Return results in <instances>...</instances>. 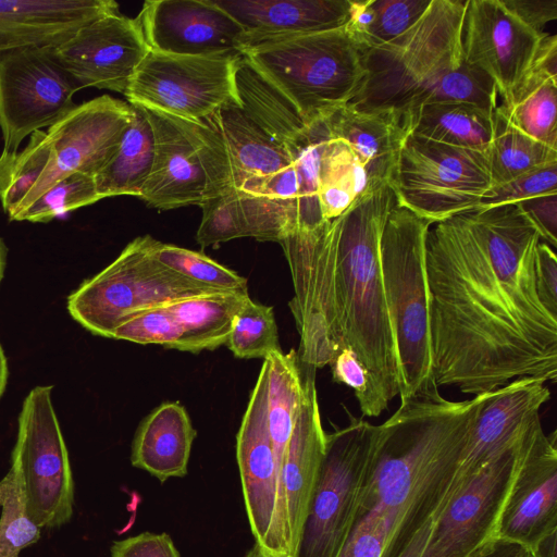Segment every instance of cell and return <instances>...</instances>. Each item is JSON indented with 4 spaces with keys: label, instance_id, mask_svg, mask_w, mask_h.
<instances>
[{
    "label": "cell",
    "instance_id": "1",
    "mask_svg": "<svg viewBox=\"0 0 557 557\" xmlns=\"http://www.w3.org/2000/svg\"><path fill=\"white\" fill-rule=\"evenodd\" d=\"M431 226L425 264L433 379L480 395L557 379V317L534 273L541 237L518 206L476 208Z\"/></svg>",
    "mask_w": 557,
    "mask_h": 557
},
{
    "label": "cell",
    "instance_id": "2",
    "mask_svg": "<svg viewBox=\"0 0 557 557\" xmlns=\"http://www.w3.org/2000/svg\"><path fill=\"white\" fill-rule=\"evenodd\" d=\"M486 393L444 398L435 381L423 385L380 424L357 518L384 516L392 531L383 557H400L434 521L453 488L471 429Z\"/></svg>",
    "mask_w": 557,
    "mask_h": 557
},
{
    "label": "cell",
    "instance_id": "3",
    "mask_svg": "<svg viewBox=\"0 0 557 557\" xmlns=\"http://www.w3.org/2000/svg\"><path fill=\"white\" fill-rule=\"evenodd\" d=\"M467 1L432 0L420 20L396 39L363 55L364 76L350 103L357 110L413 114L447 101L498 107L493 82L462 55Z\"/></svg>",
    "mask_w": 557,
    "mask_h": 557
},
{
    "label": "cell",
    "instance_id": "4",
    "mask_svg": "<svg viewBox=\"0 0 557 557\" xmlns=\"http://www.w3.org/2000/svg\"><path fill=\"white\" fill-rule=\"evenodd\" d=\"M397 203L389 185L343 214L335 267L337 322L346 348L368 372L364 417H379L401 391L393 322L385 295L381 239Z\"/></svg>",
    "mask_w": 557,
    "mask_h": 557
},
{
    "label": "cell",
    "instance_id": "5",
    "mask_svg": "<svg viewBox=\"0 0 557 557\" xmlns=\"http://www.w3.org/2000/svg\"><path fill=\"white\" fill-rule=\"evenodd\" d=\"M364 52L346 24L263 42L245 49L242 55L309 124L351 101L364 76Z\"/></svg>",
    "mask_w": 557,
    "mask_h": 557
},
{
    "label": "cell",
    "instance_id": "6",
    "mask_svg": "<svg viewBox=\"0 0 557 557\" xmlns=\"http://www.w3.org/2000/svg\"><path fill=\"white\" fill-rule=\"evenodd\" d=\"M222 137L232 187L264 236L280 239L302 225V185L289 153L240 107L228 104L205 120Z\"/></svg>",
    "mask_w": 557,
    "mask_h": 557
},
{
    "label": "cell",
    "instance_id": "7",
    "mask_svg": "<svg viewBox=\"0 0 557 557\" xmlns=\"http://www.w3.org/2000/svg\"><path fill=\"white\" fill-rule=\"evenodd\" d=\"M431 223L395 205L381 239L385 295L401 373L400 400L433 381L425 264Z\"/></svg>",
    "mask_w": 557,
    "mask_h": 557
},
{
    "label": "cell",
    "instance_id": "8",
    "mask_svg": "<svg viewBox=\"0 0 557 557\" xmlns=\"http://www.w3.org/2000/svg\"><path fill=\"white\" fill-rule=\"evenodd\" d=\"M149 235L133 239L102 271L67 297L72 318L95 335L111 338L134 314L220 292L166 269L148 251Z\"/></svg>",
    "mask_w": 557,
    "mask_h": 557
},
{
    "label": "cell",
    "instance_id": "9",
    "mask_svg": "<svg viewBox=\"0 0 557 557\" xmlns=\"http://www.w3.org/2000/svg\"><path fill=\"white\" fill-rule=\"evenodd\" d=\"M349 417L348 425L326 434L294 557H338L354 529L380 426Z\"/></svg>",
    "mask_w": 557,
    "mask_h": 557
},
{
    "label": "cell",
    "instance_id": "10",
    "mask_svg": "<svg viewBox=\"0 0 557 557\" xmlns=\"http://www.w3.org/2000/svg\"><path fill=\"white\" fill-rule=\"evenodd\" d=\"M146 111L154 135V156L139 198L149 207H201L232 186L226 147L209 123Z\"/></svg>",
    "mask_w": 557,
    "mask_h": 557
},
{
    "label": "cell",
    "instance_id": "11",
    "mask_svg": "<svg viewBox=\"0 0 557 557\" xmlns=\"http://www.w3.org/2000/svg\"><path fill=\"white\" fill-rule=\"evenodd\" d=\"M342 215L290 232L278 244L287 260L294 297L288 306L299 334L298 360L320 369L345 349L337 322L335 267Z\"/></svg>",
    "mask_w": 557,
    "mask_h": 557
},
{
    "label": "cell",
    "instance_id": "12",
    "mask_svg": "<svg viewBox=\"0 0 557 557\" xmlns=\"http://www.w3.org/2000/svg\"><path fill=\"white\" fill-rule=\"evenodd\" d=\"M490 150L431 141L411 134L392 182L397 205L432 225L474 210L491 188Z\"/></svg>",
    "mask_w": 557,
    "mask_h": 557
},
{
    "label": "cell",
    "instance_id": "13",
    "mask_svg": "<svg viewBox=\"0 0 557 557\" xmlns=\"http://www.w3.org/2000/svg\"><path fill=\"white\" fill-rule=\"evenodd\" d=\"M11 468L26 512L39 528H59L71 520L74 481L51 385L35 386L23 401Z\"/></svg>",
    "mask_w": 557,
    "mask_h": 557
},
{
    "label": "cell",
    "instance_id": "14",
    "mask_svg": "<svg viewBox=\"0 0 557 557\" xmlns=\"http://www.w3.org/2000/svg\"><path fill=\"white\" fill-rule=\"evenodd\" d=\"M240 55L186 57L149 50L126 92L128 103L190 122L239 104L235 84Z\"/></svg>",
    "mask_w": 557,
    "mask_h": 557
},
{
    "label": "cell",
    "instance_id": "15",
    "mask_svg": "<svg viewBox=\"0 0 557 557\" xmlns=\"http://www.w3.org/2000/svg\"><path fill=\"white\" fill-rule=\"evenodd\" d=\"M236 460L255 546L268 557H293L285 497L268 428L263 362L236 435Z\"/></svg>",
    "mask_w": 557,
    "mask_h": 557
},
{
    "label": "cell",
    "instance_id": "16",
    "mask_svg": "<svg viewBox=\"0 0 557 557\" xmlns=\"http://www.w3.org/2000/svg\"><path fill=\"white\" fill-rule=\"evenodd\" d=\"M78 85L54 48L0 53V131L5 152L18 151L26 136L49 127L76 104Z\"/></svg>",
    "mask_w": 557,
    "mask_h": 557
},
{
    "label": "cell",
    "instance_id": "17",
    "mask_svg": "<svg viewBox=\"0 0 557 557\" xmlns=\"http://www.w3.org/2000/svg\"><path fill=\"white\" fill-rule=\"evenodd\" d=\"M522 440L482 467L458 490L433 521L421 557H471L497 540L502 512L518 472L525 443Z\"/></svg>",
    "mask_w": 557,
    "mask_h": 557
},
{
    "label": "cell",
    "instance_id": "18",
    "mask_svg": "<svg viewBox=\"0 0 557 557\" xmlns=\"http://www.w3.org/2000/svg\"><path fill=\"white\" fill-rule=\"evenodd\" d=\"M132 114L128 102L103 95L76 104L49 126V162L10 220L64 177L75 173L95 176L115 152Z\"/></svg>",
    "mask_w": 557,
    "mask_h": 557
},
{
    "label": "cell",
    "instance_id": "19",
    "mask_svg": "<svg viewBox=\"0 0 557 557\" xmlns=\"http://www.w3.org/2000/svg\"><path fill=\"white\" fill-rule=\"evenodd\" d=\"M547 34L528 27L502 0H467L463 60L493 82L499 104L505 106L530 70Z\"/></svg>",
    "mask_w": 557,
    "mask_h": 557
},
{
    "label": "cell",
    "instance_id": "20",
    "mask_svg": "<svg viewBox=\"0 0 557 557\" xmlns=\"http://www.w3.org/2000/svg\"><path fill=\"white\" fill-rule=\"evenodd\" d=\"M54 51L79 89L124 95L149 48L137 20L117 12L82 27Z\"/></svg>",
    "mask_w": 557,
    "mask_h": 557
},
{
    "label": "cell",
    "instance_id": "21",
    "mask_svg": "<svg viewBox=\"0 0 557 557\" xmlns=\"http://www.w3.org/2000/svg\"><path fill=\"white\" fill-rule=\"evenodd\" d=\"M557 531V434L531 431L499 520L497 539L529 553Z\"/></svg>",
    "mask_w": 557,
    "mask_h": 557
},
{
    "label": "cell",
    "instance_id": "22",
    "mask_svg": "<svg viewBox=\"0 0 557 557\" xmlns=\"http://www.w3.org/2000/svg\"><path fill=\"white\" fill-rule=\"evenodd\" d=\"M149 50L186 57L242 55V27L212 0H149L135 17Z\"/></svg>",
    "mask_w": 557,
    "mask_h": 557
},
{
    "label": "cell",
    "instance_id": "23",
    "mask_svg": "<svg viewBox=\"0 0 557 557\" xmlns=\"http://www.w3.org/2000/svg\"><path fill=\"white\" fill-rule=\"evenodd\" d=\"M545 383L524 376L486 393L469 435L453 495L482 467L517 445L541 419L540 410L550 398Z\"/></svg>",
    "mask_w": 557,
    "mask_h": 557
},
{
    "label": "cell",
    "instance_id": "24",
    "mask_svg": "<svg viewBox=\"0 0 557 557\" xmlns=\"http://www.w3.org/2000/svg\"><path fill=\"white\" fill-rule=\"evenodd\" d=\"M117 12L112 0H0V53L55 48L95 20Z\"/></svg>",
    "mask_w": 557,
    "mask_h": 557
},
{
    "label": "cell",
    "instance_id": "25",
    "mask_svg": "<svg viewBox=\"0 0 557 557\" xmlns=\"http://www.w3.org/2000/svg\"><path fill=\"white\" fill-rule=\"evenodd\" d=\"M244 32V50L345 26L351 0H212ZM244 52V51H243Z\"/></svg>",
    "mask_w": 557,
    "mask_h": 557
},
{
    "label": "cell",
    "instance_id": "26",
    "mask_svg": "<svg viewBox=\"0 0 557 557\" xmlns=\"http://www.w3.org/2000/svg\"><path fill=\"white\" fill-rule=\"evenodd\" d=\"M302 370L305 398L287 444L281 470L293 557L326 445V433L322 426L314 382L315 370L308 368H302Z\"/></svg>",
    "mask_w": 557,
    "mask_h": 557
},
{
    "label": "cell",
    "instance_id": "27",
    "mask_svg": "<svg viewBox=\"0 0 557 557\" xmlns=\"http://www.w3.org/2000/svg\"><path fill=\"white\" fill-rule=\"evenodd\" d=\"M326 121L330 134L349 147L374 188L391 186L403 146L412 133L413 114L357 110L347 103Z\"/></svg>",
    "mask_w": 557,
    "mask_h": 557
},
{
    "label": "cell",
    "instance_id": "28",
    "mask_svg": "<svg viewBox=\"0 0 557 557\" xmlns=\"http://www.w3.org/2000/svg\"><path fill=\"white\" fill-rule=\"evenodd\" d=\"M197 436L185 407L165 401L138 425L132 442L131 462L160 482L187 474L191 446Z\"/></svg>",
    "mask_w": 557,
    "mask_h": 557
},
{
    "label": "cell",
    "instance_id": "29",
    "mask_svg": "<svg viewBox=\"0 0 557 557\" xmlns=\"http://www.w3.org/2000/svg\"><path fill=\"white\" fill-rule=\"evenodd\" d=\"M508 124L557 148V36L547 34L510 101L497 107Z\"/></svg>",
    "mask_w": 557,
    "mask_h": 557
},
{
    "label": "cell",
    "instance_id": "30",
    "mask_svg": "<svg viewBox=\"0 0 557 557\" xmlns=\"http://www.w3.org/2000/svg\"><path fill=\"white\" fill-rule=\"evenodd\" d=\"M248 293L220 290L168 305L182 333L178 350L198 354L226 345Z\"/></svg>",
    "mask_w": 557,
    "mask_h": 557
},
{
    "label": "cell",
    "instance_id": "31",
    "mask_svg": "<svg viewBox=\"0 0 557 557\" xmlns=\"http://www.w3.org/2000/svg\"><path fill=\"white\" fill-rule=\"evenodd\" d=\"M495 110L447 101L420 107L413 113V135L449 146L490 150L495 137Z\"/></svg>",
    "mask_w": 557,
    "mask_h": 557
},
{
    "label": "cell",
    "instance_id": "32",
    "mask_svg": "<svg viewBox=\"0 0 557 557\" xmlns=\"http://www.w3.org/2000/svg\"><path fill=\"white\" fill-rule=\"evenodd\" d=\"M131 106L132 119L115 152L95 175L97 191L103 199L120 195L139 197L152 168L154 135L149 116L144 108Z\"/></svg>",
    "mask_w": 557,
    "mask_h": 557
},
{
    "label": "cell",
    "instance_id": "33",
    "mask_svg": "<svg viewBox=\"0 0 557 557\" xmlns=\"http://www.w3.org/2000/svg\"><path fill=\"white\" fill-rule=\"evenodd\" d=\"M263 363L267 368L268 428L281 479L287 444L305 398L304 370L293 349L287 354L274 351L263 359Z\"/></svg>",
    "mask_w": 557,
    "mask_h": 557
},
{
    "label": "cell",
    "instance_id": "34",
    "mask_svg": "<svg viewBox=\"0 0 557 557\" xmlns=\"http://www.w3.org/2000/svg\"><path fill=\"white\" fill-rule=\"evenodd\" d=\"M432 0H351L347 25L366 50L385 45L413 26Z\"/></svg>",
    "mask_w": 557,
    "mask_h": 557
},
{
    "label": "cell",
    "instance_id": "35",
    "mask_svg": "<svg viewBox=\"0 0 557 557\" xmlns=\"http://www.w3.org/2000/svg\"><path fill=\"white\" fill-rule=\"evenodd\" d=\"M495 137L490 148L491 188L536 168L557 162V148L533 139L512 127L497 110H495Z\"/></svg>",
    "mask_w": 557,
    "mask_h": 557
},
{
    "label": "cell",
    "instance_id": "36",
    "mask_svg": "<svg viewBox=\"0 0 557 557\" xmlns=\"http://www.w3.org/2000/svg\"><path fill=\"white\" fill-rule=\"evenodd\" d=\"M50 158L45 131L34 132L27 146L16 152L0 154V202L9 219L40 178Z\"/></svg>",
    "mask_w": 557,
    "mask_h": 557
},
{
    "label": "cell",
    "instance_id": "37",
    "mask_svg": "<svg viewBox=\"0 0 557 557\" xmlns=\"http://www.w3.org/2000/svg\"><path fill=\"white\" fill-rule=\"evenodd\" d=\"M149 255L166 269L198 284L219 289L248 293V281L202 252L148 238Z\"/></svg>",
    "mask_w": 557,
    "mask_h": 557
},
{
    "label": "cell",
    "instance_id": "38",
    "mask_svg": "<svg viewBox=\"0 0 557 557\" xmlns=\"http://www.w3.org/2000/svg\"><path fill=\"white\" fill-rule=\"evenodd\" d=\"M226 346L240 359H264L282 350L273 308L249 298L235 319Z\"/></svg>",
    "mask_w": 557,
    "mask_h": 557
},
{
    "label": "cell",
    "instance_id": "39",
    "mask_svg": "<svg viewBox=\"0 0 557 557\" xmlns=\"http://www.w3.org/2000/svg\"><path fill=\"white\" fill-rule=\"evenodd\" d=\"M0 557H20L21 552L37 543L39 528L27 515L23 494L11 468L0 481Z\"/></svg>",
    "mask_w": 557,
    "mask_h": 557
},
{
    "label": "cell",
    "instance_id": "40",
    "mask_svg": "<svg viewBox=\"0 0 557 557\" xmlns=\"http://www.w3.org/2000/svg\"><path fill=\"white\" fill-rule=\"evenodd\" d=\"M103 199L97 191L95 176L75 173L57 182L13 221L46 223L70 211Z\"/></svg>",
    "mask_w": 557,
    "mask_h": 557
},
{
    "label": "cell",
    "instance_id": "41",
    "mask_svg": "<svg viewBox=\"0 0 557 557\" xmlns=\"http://www.w3.org/2000/svg\"><path fill=\"white\" fill-rule=\"evenodd\" d=\"M202 218L196 234L202 247H216L222 243L249 237L239 196L234 187L207 200L202 206Z\"/></svg>",
    "mask_w": 557,
    "mask_h": 557
},
{
    "label": "cell",
    "instance_id": "42",
    "mask_svg": "<svg viewBox=\"0 0 557 557\" xmlns=\"http://www.w3.org/2000/svg\"><path fill=\"white\" fill-rule=\"evenodd\" d=\"M181 329L166 306L151 308L134 314L114 330L111 338L139 345H160L180 348Z\"/></svg>",
    "mask_w": 557,
    "mask_h": 557
},
{
    "label": "cell",
    "instance_id": "43",
    "mask_svg": "<svg viewBox=\"0 0 557 557\" xmlns=\"http://www.w3.org/2000/svg\"><path fill=\"white\" fill-rule=\"evenodd\" d=\"M554 193H557V162L536 168L503 185L490 188L478 208L518 203Z\"/></svg>",
    "mask_w": 557,
    "mask_h": 557
},
{
    "label": "cell",
    "instance_id": "44",
    "mask_svg": "<svg viewBox=\"0 0 557 557\" xmlns=\"http://www.w3.org/2000/svg\"><path fill=\"white\" fill-rule=\"evenodd\" d=\"M392 539L386 518L367 513L355 522L338 557H383Z\"/></svg>",
    "mask_w": 557,
    "mask_h": 557
},
{
    "label": "cell",
    "instance_id": "45",
    "mask_svg": "<svg viewBox=\"0 0 557 557\" xmlns=\"http://www.w3.org/2000/svg\"><path fill=\"white\" fill-rule=\"evenodd\" d=\"M111 557H180L172 537L163 533L143 532L111 546Z\"/></svg>",
    "mask_w": 557,
    "mask_h": 557
},
{
    "label": "cell",
    "instance_id": "46",
    "mask_svg": "<svg viewBox=\"0 0 557 557\" xmlns=\"http://www.w3.org/2000/svg\"><path fill=\"white\" fill-rule=\"evenodd\" d=\"M534 273L541 304L557 317V257L554 248L543 240L535 248Z\"/></svg>",
    "mask_w": 557,
    "mask_h": 557
},
{
    "label": "cell",
    "instance_id": "47",
    "mask_svg": "<svg viewBox=\"0 0 557 557\" xmlns=\"http://www.w3.org/2000/svg\"><path fill=\"white\" fill-rule=\"evenodd\" d=\"M333 381L352 388L361 412L366 409L369 395V376L364 367L349 349H342L330 363Z\"/></svg>",
    "mask_w": 557,
    "mask_h": 557
},
{
    "label": "cell",
    "instance_id": "48",
    "mask_svg": "<svg viewBox=\"0 0 557 557\" xmlns=\"http://www.w3.org/2000/svg\"><path fill=\"white\" fill-rule=\"evenodd\" d=\"M518 206L536 228L541 240L557 246V193L530 198Z\"/></svg>",
    "mask_w": 557,
    "mask_h": 557
},
{
    "label": "cell",
    "instance_id": "49",
    "mask_svg": "<svg viewBox=\"0 0 557 557\" xmlns=\"http://www.w3.org/2000/svg\"><path fill=\"white\" fill-rule=\"evenodd\" d=\"M503 4L523 24L539 34L557 18V0H502Z\"/></svg>",
    "mask_w": 557,
    "mask_h": 557
},
{
    "label": "cell",
    "instance_id": "50",
    "mask_svg": "<svg viewBox=\"0 0 557 557\" xmlns=\"http://www.w3.org/2000/svg\"><path fill=\"white\" fill-rule=\"evenodd\" d=\"M528 553L523 547L503 540H495L471 557H523Z\"/></svg>",
    "mask_w": 557,
    "mask_h": 557
},
{
    "label": "cell",
    "instance_id": "51",
    "mask_svg": "<svg viewBox=\"0 0 557 557\" xmlns=\"http://www.w3.org/2000/svg\"><path fill=\"white\" fill-rule=\"evenodd\" d=\"M433 521L426 524L412 540V542L408 545L405 552L400 557H421L428 539L430 536V532L432 529Z\"/></svg>",
    "mask_w": 557,
    "mask_h": 557
},
{
    "label": "cell",
    "instance_id": "52",
    "mask_svg": "<svg viewBox=\"0 0 557 557\" xmlns=\"http://www.w3.org/2000/svg\"><path fill=\"white\" fill-rule=\"evenodd\" d=\"M557 531L544 537L531 552V557H556Z\"/></svg>",
    "mask_w": 557,
    "mask_h": 557
},
{
    "label": "cell",
    "instance_id": "53",
    "mask_svg": "<svg viewBox=\"0 0 557 557\" xmlns=\"http://www.w3.org/2000/svg\"><path fill=\"white\" fill-rule=\"evenodd\" d=\"M9 376L8 360L0 344V399L5 391Z\"/></svg>",
    "mask_w": 557,
    "mask_h": 557
},
{
    "label": "cell",
    "instance_id": "54",
    "mask_svg": "<svg viewBox=\"0 0 557 557\" xmlns=\"http://www.w3.org/2000/svg\"><path fill=\"white\" fill-rule=\"evenodd\" d=\"M5 259H7V249H5V246L2 242V239L0 238V283L3 277V272H4V268H5Z\"/></svg>",
    "mask_w": 557,
    "mask_h": 557
},
{
    "label": "cell",
    "instance_id": "55",
    "mask_svg": "<svg viewBox=\"0 0 557 557\" xmlns=\"http://www.w3.org/2000/svg\"><path fill=\"white\" fill-rule=\"evenodd\" d=\"M244 557H268L263 555L257 546H255L248 554H246Z\"/></svg>",
    "mask_w": 557,
    "mask_h": 557
},
{
    "label": "cell",
    "instance_id": "56",
    "mask_svg": "<svg viewBox=\"0 0 557 557\" xmlns=\"http://www.w3.org/2000/svg\"><path fill=\"white\" fill-rule=\"evenodd\" d=\"M523 557H531L530 553H525Z\"/></svg>",
    "mask_w": 557,
    "mask_h": 557
}]
</instances>
